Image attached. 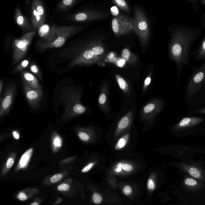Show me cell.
Instances as JSON below:
<instances>
[{
    "instance_id": "6da1fadb",
    "label": "cell",
    "mask_w": 205,
    "mask_h": 205,
    "mask_svg": "<svg viewBox=\"0 0 205 205\" xmlns=\"http://www.w3.org/2000/svg\"><path fill=\"white\" fill-rule=\"evenodd\" d=\"M169 29V55L170 60L175 63L177 77L179 79L185 66L190 63L192 48L202 34L203 30L181 24H175Z\"/></svg>"
},
{
    "instance_id": "7a4b0ae2",
    "label": "cell",
    "mask_w": 205,
    "mask_h": 205,
    "mask_svg": "<svg viewBox=\"0 0 205 205\" xmlns=\"http://www.w3.org/2000/svg\"><path fill=\"white\" fill-rule=\"evenodd\" d=\"M83 29L80 26L53 25L52 35L47 42L39 41V50L41 51L49 49L60 48L64 45L68 39L77 34Z\"/></svg>"
},
{
    "instance_id": "3957f363",
    "label": "cell",
    "mask_w": 205,
    "mask_h": 205,
    "mask_svg": "<svg viewBox=\"0 0 205 205\" xmlns=\"http://www.w3.org/2000/svg\"><path fill=\"white\" fill-rule=\"evenodd\" d=\"M105 50L101 43H91L75 56L69 67L78 66H90L97 63L104 56Z\"/></svg>"
},
{
    "instance_id": "277c9868",
    "label": "cell",
    "mask_w": 205,
    "mask_h": 205,
    "mask_svg": "<svg viewBox=\"0 0 205 205\" xmlns=\"http://www.w3.org/2000/svg\"><path fill=\"white\" fill-rule=\"evenodd\" d=\"M134 31L138 35L143 46L147 45L150 38L149 24L143 11L135 7L133 18Z\"/></svg>"
},
{
    "instance_id": "5b68a950",
    "label": "cell",
    "mask_w": 205,
    "mask_h": 205,
    "mask_svg": "<svg viewBox=\"0 0 205 205\" xmlns=\"http://www.w3.org/2000/svg\"><path fill=\"white\" fill-rule=\"evenodd\" d=\"M36 32H28L20 38L15 39L12 43L13 64L15 65L26 55Z\"/></svg>"
},
{
    "instance_id": "8992f818",
    "label": "cell",
    "mask_w": 205,
    "mask_h": 205,
    "mask_svg": "<svg viewBox=\"0 0 205 205\" xmlns=\"http://www.w3.org/2000/svg\"><path fill=\"white\" fill-rule=\"evenodd\" d=\"M205 83V60L199 66L193 67L186 89L189 96H193L199 92Z\"/></svg>"
},
{
    "instance_id": "52a82bcc",
    "label": "cell",
    "mask_w": 205,
    "mask_h": 205,
    "mask_svg": "<svg viewBox=\"0 0 205 205\" xmlns=\"http://www.w3.org/2000/svg\"><path fill=\"white\" fill-rule=\"evenodd\" d=\"M113 31L115 35L120 36L134 31L133 18L120 15L114 17L112 22Z\"/></svg>"
},
{
    "instance_id": "ba28073f",
    "label": "cell",
    "mask_w": 205,
    "mask_h": 205,
    "mask_svg": "<svg viewBox=\"0 0 205 205\" xmlns=\"http://www.w3.org/2000/svg\"><path fill=\"white\" fill-rule=\"evenodd\" d=\"M107 17L108 15L102 11L90 9L84 10L73 14L70 20L76 22H87Z\"/></svg>"
},
{
    "instance_id": "9c48e42d",
    "label": "cell",
    "mask_w": 205,
    "mask_h": 205,
    "mask_svg": "<svg viewBox=\"0 0 205 205\" xmlns=\"http://www.w3.org/2000/svg\"><path fill=\"white\" fill-rule=\"evenodd\" d=\"M14 93L15 87L13 84L8 85L1 99L0 106V117H2L11 108L13 101Z\"/></svg>"
},
{
    "instance_id": "30bf717a",
    "label": "cell",
    "mask_w": 205,
    "mask_h": 205,
    "mask_svg": "<svg viewBox=\"0 0 205 205\" xmlns=\"http://www.w3.org/2000/svg\"><path fill=\"white\" fill-rule=\"evenodd\" d=\"M24 90L27 100L31 107H38L43 95L42 89H34L24 83Z\"/></svg>"
},
{
    "instance_id": "8fae6325",
    "label": "cell",
    "mask_w": 205,
    "mask_h": 205,
    "mask_svg": "<svg viewBox=\"0 0 205 205\" xmlns=\"http://www.w3.org/2000/svg\"><path fill=\"white\" fill-rule=\"evenodd\" d=\"M14 19L17 25L26 31H32L34 28L26 17L22 13L21 9L18 7L16 8L14 13Z\"/></svg>"
},
{
    "instance_id": "7c38bea8",
    "label": "cell",
    "mask_w": 205,
    "mask_h": 205,
    "mask_svg": "<svg viewBox=\"0 0 205 205\" xmlns=\"http://www.w3.org/2000/svg\"><path fill=\"white\" fill-rule=\"evenodd\" d=\"M203 118L197 117L185 118L181 119L180 122L176 125L174 128L176 130H181L195 126L203 122Z\"/></svg>"
},
{
    "instance_id": "4fadbf2b",
    "label": "cell",
    "mask_w": 205,
    "mask_h": 205,
    "mask_svg": "<svg viewBox=\"0 0 205 205\" xmlns=\"http://www.w3.org/2000/svg\"><path fill=\"white\" fill-rule=\"evenodd\" d=\"M21 76L24 84L32 88L42 89L38 79L34 74L28 71H24L21 72Z\"/></svg>"
},
{
    "instance_id": "5bb4252c",
    "label": "cell",
    "mask_w": 205,
    "mask_h": 205,
    "mask_svg": "<svg viewBox=\"0 0 205 205\" xmlns=\"http://www.w3.org/2000/svg\"><path fill=\"white\" fill-rule=\"evenodd\" d=\"M191 57L197 61L205 60V34L197 48L191 53Z\"/></svg>"
},
{
    "instance_id": "9a60e30c",
    "label": "cell",
    "mask_w": 205,
    "mask_h": 205,
    "mask_svg": "<svg viewBox=\"0 0 205 205\" xmlns=\"http://www.w3.org/2000/svg\"><path fill=\"white\" fill-rule=\"evenodd\" d=\"M31 24L34 30H37L44 24L45 21H43L39 14L36 10L35 6L33 3H31Z\"/></svg>"
},
{
    "instance_id": "2e32d148",
    "label": "cell",
    "mask_w": 205,
    "mask_h": 205,
    "mask_svg": "<svg viewBox=\"0 0 205 205\" xmlns=\"http://www.w3.org/2000/svg\"><path fill=\"white\" fill-rule=\"evenodd\" d=\"M122 58L125 62L129 65H136L138 58L135 55L133 54L128 49H124L122 52Z\"/></svg>"
},
{
    "instance_id": "e0dca14e",
    "label": "cell",
    "mask_w": 205,
    "mask_h": 205,
    "mask_svg": "<svg viewBox=\"0 0 205 205\" xmlns=\"http://www.w3.org/2000/svg\"><path fill=\"white\" fill-rule=\"evenodd\" d=\"M79 1V0H63L60 1L58 5L57 10L60 11H67L73 8Z\"/></svg>"
},
{
    "instance_id": "ac0fdd59",
    "label": "cell",
    "mask_w": 205,
    "mask_h": 205,
    "mask_svg": "<svg viewBox=\"0 0 205 205\" xmlns=\"http://www.w3.org/2000/svg\"><path fill=\"white\" fill-rule=\"evenodd\" d=\"M33 153H34V148H32L29 149L23 154L20 160L19 164H18L19 168H24L26 166L31 159Z\"/></svg>"
},
{
    "instance_id": "d6986e66",
    "label": "cell",
    "mask_w": 205,
    "mask_h": 205,
    "mask_svg": "<svg viewBox=\"0 0 205 205\" xmlns=\"http://www.w3.org/2000/svg\"><path fill=\"white\" fill-rule=\"evenodd\" d=\"M63 145V139L58 134H55L52 139V146L53 152H57L61 148Z\"/></svg>"
},
{
    "instance_id": "ffe728a7",
    "label": "cell",
    "mask_w": 205,
    "mask_h": 205,
    "mask_svg": "<svg viewBox=\"0 0 205 205\" xmlns=\"http://www.w3.org/2000/svg\"><path fill=\"white\" fill-rule=\"evenodd\" d=\"M32 3L36 7V10L40 16L41 17L43 21H45V11L44 6L40 0H34Z\"/></svg>"
},
{
    "instance_id": "44dd1931",
    "label": "cell",
    "mask_w": 205,
    "mask_h": 205,
    "mask_svg": "<svg viewBox=\"0 0 205 205\" xmlns=\"http://www.w3.org/2000/svg\"><path fill=\"white\" fill-rule=\"evenodd\" d=\"M112 2L123 11L128 13L130 12L129 6L124 0H113Z\"/></svg>"
},
{
    "instance_id": "7402d4cb",
    "label": "cell",
    "mask_w": 205,
    "mask_h": 205,
    "mask_svg": "<svg viewBox=\"0 0 205 205\" xmlns=\"http://www.w3.org/2000/svg\"><path fill=\"white\" fill-rule=\"evenodd\" d=\"M115 78H116L117 81L118 82L120 88L123 90L127 91L128 89V86L126 81L119 75H115Z\"/></svg>"
},
{
    "instance_id": "603a6c76",
    "label": "cell",
    "mask_w": 205,
    "mask_h": 205,
    "mask_svg": "<svg viewBox=\"0 0 205 205\" xmlns=\"http://www.w3.org/2000/svg\"><path fill=\"white\" fill-rule=\"evenodd\" d=\"M29 60H23L19 64L15 67L13 70V73H17L18 72L22 71L24 69L26 68L29 64Z\"/></svg>"
},
{
    "instance_id": "cb8c5ba5",
    "label": "cell",
    "mask_w": 205,
    "mask_h": 205,
    "mask_svg": "<svg viewBox=\"0 0 205 205\" xmlns=\"http://www.w3.org/2000/svg\"><path fill=\"white\" fill-rule=\"evenodd\" d=\"M29 69L30 71H31L33 73L35 74L36 76H38V77L40 78H41V71H40L39 69V68L38 66H37V65L34 64V63H32V64L30 65Z\"/></svg>"
},
{
    "instance_id": "d4e9b609",
    "label": "cell",
    "mask_w": 205,
    "mask_h": 205,
    "mask_svg": "<svg viewBox=\"0 0 205 205\" xmlns=\"http://www.w3.org/2000/svg\"><path fill=\"white\" fill-rule=\"evenodd\" d=\"M189 173L192 176L198 178L201 176V173L198 169L194 167H190L189 169Z\"/></svg>"
},
{
    "instance_id": "484cf974",
    "label": "cell",
    "mask_w": 205,
    "mask_h": 205,
    "mask_svg": "<svg viewBox=\"0 0 205 205\" xmlns=\"http://www.w3.org/2000/svg\"><path fill=\"white\" fill-rule=\"evenodd\" d=\"M129 120L127 117H124L119 121L118 124V127L120 129H123L127 128L129 125Z\"/></svg>"
},
{
    "instance_id": "4316f807",
    "label": "cell",
    "mask_w": 205,
    "mask_h": 205,
    "mask_svg": "<svg viewBox=\"0 0 205 205\" xmlns=\"http://www.w3.org/2000/svg\"><path fill=\"white\" fill-rule=\"evenodd\" d=\"M73 110L76 113L78 114L83 113L86 111L85 107L79 104L75 105L73 107Z\"/></svg>"
},
{
    "instance_id": "83f0119b",
    "label": "cell",
    "mask_w": 205,
    "mask_h": 205,
    "mask_svg": "<svg viewBox=\"0 0 205 205\" xmlns=\"http://www.w3.org/2000/svg\"><path fill=\"white\" fill-rule=\"evenodd\" d=\"M187 2L190 3L192 6L193 9L195 11H198L200 8V5L199 0H186Z\"/></svg>"
},
{
    "instance_id": "f1b7e54d",
    "label": "cell",
    "mask_w": 205,
    "mask_h": 205,
    "mask_svg": "<svg viewBox=\"0 0 205 205\" xmlns=\"http://www.w3.org/2000/svg\"><path fill=\"white\" fill-rule=\"evenodd\" d=\"M93 200L96 204H99L102 201V196L99 193H94L93 196Z\"/></svg>"
},
{
    "instance_id": "f546056e",
    "label": "cell",
    "mask_w": 205,
    "mask_h": 205,
    "mask_svg": "<svg viewBox=\"0 0 205 205\" xmlns=\"http://www.w3.org/2000/svg\"><path fill=\"white\" fill-rule=\"evenodd\" d=\"M78 135L79 139L83 141H88L89 139V135L86 133L79 132L78 134Z\"/></svg>"
},
{
    "instance_id": "4dcf8cb0",
    "label": "cell",
    "mask_w": 205,
    "mask_h": 205,
    "mask_svg": "<svg viewBox=\"0 0 205 205\" xmlns=\"http://www.w3.org/2000/svg\"><path fill=\"white\" fill-rule=\"evenodd\" d=\"M11 156L7 160L6 166L7 169H10L13 165L14 162V159L13 157L14 156Z\"/></svg>"
},
{
    "instance_id": "1f68e13d",
    "label": "cell",
    "mask_w": 205,
    "mask_h": 205,
    "mask_svg": "<svg viewBox=\"0 0 205 205\" xmlns=\"http://www.w3.org/2000/svg\"><path fill=\"white\" fill-rule=\"evenodd\" d=\"M62 177H63V176L61 174H59L55 175L50 178V181L52 183H53L57 182L60 181L62 178Z\"/></svg>"
},
{
    "instance_id": "d6a6232c",
    "label": "cell",
    "mask_w": 205,
    "mask_h": 205,
    "mask_svg": "<svg viewBox=\"0 0 205 205\" xmlns=\"http://www.w3.org/2000/svg\"><path fill=\"white\" fill-rule=\"evenodd\" d=\"M70 188V186L68 184H63L57 187L58 190L60 191H67Z\"/></svg>"
},
{
    "instance_id": "836d02e7",
    "label": "cell",
    "mask_w": 205,
    "mask_h": 205,
    "mask_svg": "<svg viewBox=\"0 0 205 205\" xmlns=\"http://www.w3.org/2000/svg\"><path fill=\"white\" fill-rule=\"evenodd\" d=\"M155 105L154 104H150L147 105L144 108V112L145 113H148L152 112V111L155 108Z\"/></svg>"
},
{
    "instance_id": "e575fe53",
    "label": "cell",
    "mask_w": 205,
    "mask_h": 205,
    "mask_svg": "<svg viewBox=\"0 0 205 205\" xmlns=\"http://www.w3.org/2000/svg\"><path fill=\"white\" fill-rule=\"evenodd\" d=\"M185 183L187 185L190 186H196L197 184V181L192 178H187L185 181Z\"/></svg>"
},
{
    "instance_id": "d590c367",
    "label": "cell",
    "mask_w": 205,
    "mask_h": 205,
    "mask_svg": "<svg viewBox=\"0 0 205 205\" xmlns=\"http://www.w3.org/2000/svg\"><path fill=\"white\" fill-rule=\"evenodd\" d=\"M123 192L124 194L126 195H129L132 193V188L129 186H125L124 188Z\"/></svg>"
},
{
    "instance_id": "8d00e7d4",
    "label": "cell",
    "mask_w": 205,
    "mask_h": 205,
    "mask_svg": "<svg viewBox=\"0 0 205 205\" xmlns=\"http://www.w3.org/2000/svg\"><path fill=\"white\" fill-rule=\"evenodd\" d=\"M147 186L149 189L150 190H154L155 187V184L154 181L151 179H149L148 181Z\"/></svg>"
},
{
    "instance_id": "74e56055",
    "label": "cell",
    "mask_w": 205,
    "mask_h": 205,
    "mask_svg": "<svg viewBox=\"0 0 205 205\" xmlns=\"http://www.w3.org/2000/svg\"><path fill=\"white\" fill-rule=\"evenodd\" d=\"M17 197L19 199V200L21 201H24L26 200L27 197L26 195L23 192H20L18 193V196H17Z\"/></svg>"
},
{
    "instance_id": "f35d334b",
    "label": "cell",
    "mask_w": 205,
    "mask_h": 205,
    "mask_svg": "<svg viewBox=\"0 0 205 205\" xmlns=\"http://www.w3.org/2000/svg\"><path fill=\"white\" fill-rule=\"evenodd\" d=\"M94 165V163H89L87 166H86V167L82 170V172L83 173H86L89 170H90L92 168V167Z\"/></svg>"
},
{
    "instance_id": "ab89813d",
    "label": "cell",
    "mask_w": 205,
    "mask_h": 205,
    "mask_svg": "<svg viewBox=\"0 0 205 205\" xmlns=\"http://www.w3.org/2000/svg\"><path fill=\"white\" fill-rule=\"evenodd\" d=\"M106 96L104 93H102L99 96V102L101 104H103L105 103L106 101Z\"/></svg>"
},
{
    "instance_id": "60d3db41",
    "label": "cell",
    "mask_w": 205,
    "mask_h": 205,
    "mask_svg": "<svg viewBox=\"0 0 205 205\" xmlns=\"http://www.w3.org/2000/svg\"><path fill=\"white\" fill-rule=\"evenodd\" d=\"M200 21L201 24L203 29L205 30V13H203L200 15Z\"/></svg>"
},
{
    "instance_id": "b9f144b4",
    "label": "cell",
    "mask_w": 205,
    "mask_h": 205,
    "mask_svg": "<svg viewBox=\"0 0 205 205\" xmlns=\"http://www.w3.org/2000/svg\"><path fill=\"white\" fill-rule=\"evenodd\" d=\"M122 169L125 171H131L133 169V167L129 164H124L122 165Z\"/></svg>"
},
{
    "instance_id": "7bdbcfd3",
    "label": "cell",
    "mask_w": 205,
    "mask_h": 205,
    "mask_svg": "<svg viewBox=\"0 0 205 205\" xmlns=\"http://www.w3.org/2000/svg\"><path fill=\"white\" fill-rule=\"evenodd\" d=\"M111 11L112 13L114 16L117 17V16L118 15V13H119V11H118V8H117L116 7H112V8H111Z\"/></svg>"
},
{
    "instance_id": "ee69618b",
    "label": "cell",
    "mask_w": 205,
    "mask_h": 205,
    "mask_svg": "<svg viewBox=\"0 0 205 205\" xmlns=\"http://www.w3.org/2000/svg\"><path fill=\"white\" fill-rule=\"evenodd\" d=\"M125 141L124 140V139H120L119 142H118V146L120 148H122L125 145Z\"/></svg>"
},
{
    "instance_id": "f6af8a7d",
    "label": "cell",
    "mask_w": 205,
    "mask_h": 205,
    "mask_svg": "<svg viewBox=\"0 0 205 205\" xmlns=\"http://www.w3.org/2000/svg\"><path fill=\"white\" fill-rule=\"evenodd\" d=\"M13 136L15 139L17 140L19 139L20 138V135L18 132L17 131H14L13 132Z\"/></svg>"
},
{
    "instance_id": "bcb514c9",
    "label": "cell",
    "mask_w": 205,
    "mask_h": 205,
    "mask_svg": "<svg viewBox=\"0 0 205 205\" xmlns=\"http://www.w3.org/2000/svg\"><path fill=\"white\" fill-rule=\"evenodd\" d=\"M151 81V78L150 76H148L147 77V78L145 79V82H144V84H145V86H148V85H150V83Z\"/></svg>"
},
{
    "instance_id": "7dc6e473",
    "label": "cell",
    "mask_w": 205,
    "mask_h": 205,
    "mask_svg": "<svg viewBox=\"0 0 205 205\" xmlns=\"http://www.w3.org/2000/svg\"><path fill=\"white\" fill-rule=\"evenodd\" d=\"M197 112L198 113H199L203 114H205V107L202 108V109L199 110H197Z\"/></svg>"
},
{
    "instance_id": "c3c4849f",
    "label": "cell",
    "mask_w": 205,
    "mask_h": 205,
    "mask_svg": "<svg viewBox=\"0 0 205 205\" xmlns=\"http://www.w3.org/2000/svg\"><path fill=\"white\" fill-rule=\"evenodd\" d=\"M3 83L4 81H3L2 79H1V80H0V93H1L2 92L3 86Z\"/></svg>"
},
{
    "instance_id": "681fc988",
    "label": "cell",
    "mask_w": 205,
    "mask_h": 205,
    "mask_svg": "<svg viewBox=\"0 0 205 205\" xmlns=\"http://www.w3.org/2000/svg\"><path fill=\"white\" fill-rule=\"evenodd\" d=\"M199 2L200 5H202L205 8V0H199Z\"/></svg>"
},
{
    "instance_id": "f907efd6",
    "label": "cell",
    "mask_w": 205,
    "mask_h": 205,
    "mask_svg": "<svg viewBox=\"0 0 205 205\" xmlns=\"http://www.w3.org/2000/svg\"><path fill=\"white\" fill-rule=\"evenodd\" d=\"M122 164H119L118 166V168L117 169V171L119 172L121 171V169L122 168Z\"/></svg>"
},
{
    "instance_id": "816d5d0a",
    "label": "cell",
    "mask_w": 205,
    "mask_h": 205,
    "mask_svg": "<svg viewBox=\"0 0 205 205\" xmlns=\"http://www.w3.org/2000/svg\"><path fill=\"white\" fill-rule=\"evenodd\" d=\"M31 205H39V203L37 202H35L33 203H32V204Z\"/></svg>"
}]
</instances>
